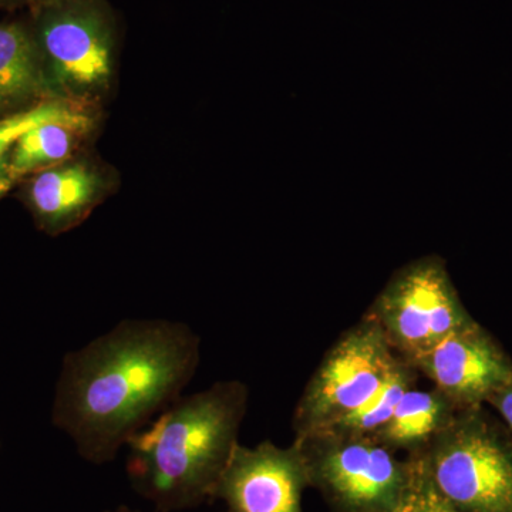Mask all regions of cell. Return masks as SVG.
Returning <instances> with one entry per match:
<instances>
[{"mask_svg":"<svg viewBox=\"0 0 512 512\" xmlns=\"http://www.w3.org/2000/svg\"><path fill=\"white\" fill-rule=\"evenodd\" d=\"M26 20L56 99L101 113L116 92L123 43L110 0H39Z\"/></svg>","mask_w":512,"mask_h":512,"instance_id":"3","label":"cell"},{"mask_svg":"<svg viewBox=\"0 0 512 512\" xmlns=\"http://www.w3.org/2000/svg\"><path fill=\"white\" fill-rule=\"evenodd\" d=\"M315 487L335 512H392L409 490L413 458L375 436L313 434L296 437Z\"/></svg>","mask_w":512,"mask_h":512,"instance_id":"4","label":"cell"},{"mask_svg":"<svg viewBox=\"0 0 512 512\" xmlns=\"http://www.w3.org/2000/svg\"><path fill=\"white\" fill-rule=\"evenodd\" d=\"M367 316L406 362L471 322L444 262L436 256L396 272Z\"/></svg>","mask_w":512,"mask_h":512,"instance_id":"7","label":"cell"},{"mask_svg":"<svg viewBox=\"0 0 512 512\" xmlns=\"http://www.w3.org/2000/svg\"><path fill=\"white\" fill-rule=\"evenodd\" d=\"M57 100L28 20L0 23V119Z\"/></svg>","mask_w":512,"mask_h":512,"instance_id":"11","label":"cell"},{"mask_svg":"<svg viewBox=\"0 0 512 512\" xmlns=\"http://www.w3.org/2000/svg\"><path fill=\"white\" fill-rule=\"evenodd\" d=\"M419 456L458 511L512 512V454L474 414H456Z\"/></svg>","mask_w":512,"mask_h":512,"instance_id":"5","label":"cell"},{"mask_svg":"<svg viewBox=\"0 0 512 512\" xmlns=\"http://www.w3.org/2000/svg\"><path fill=\"white\" fill-rule=\"evenodd\" d=\"M417 370L409 362L400 359L394 366L375 396L363 404L356 412L343 417L328 430L318 434H356V436H376L393 416L403 394L414 386ZM313 436V434H312Z\"/></svg>","mask_w":512,"mask_h":512,"instance_id":"14","label":"cell"},{"mask_svg":"<svg viewBox=\"0 0 512 512\" xmlns=\"http://www.w3.org/2000/svg\"><path fill=\"white\" fill-rule=\"evenodd\" d=\"M412 457V456H410ZM413 458V477L412 483H410L409 490L402 500V503L397 505L392 512H426L424 511L423 501H421V495L419 490V484H417L416 474V461Z\"/></svg>","mask_w":512,"mask_h":512,"instance_id":"16","label":"cell"},{"mask_svg":"<svg viewBox=\"0 0 512 512\" xmlns=\"http://www.w3.org/2000/svg\"><path fill=\"white\" fill-rule=\"evenodd\" d=\"M101 113L80 110L63 119L30 128L9 151L13 181L22 180L86 153L96 136Z\"/></svg>","mask_w":512,"mask_h":512,"instance_id":"12","label":"cell"},{"mask_svg":"<svg viewBox=\"0 0 512 512\" xmlns=\"http://www.w3.org/2000/svg\"><path fill=\"white\" fill-rule=\"evenodd\" d=\"M13 181L12 175L9 170V153L0 154V198L6 194L12 187Z\"/></svg>","mask_w":512,"mask_h":512,"instance_id":"18","label":"cell"},{"mask_svg":"<svg viewBox=\"0 0 512 512\" xmlns=\"http://www.w3.org/2000/svg\"><path fill=\"white\" fill-rule=\"evenodd\" d=\"M86 110L73 106L63 100H52L33 109L13 114V116L0 119V154L9 153L16 141L30 128L47 123V121L63 119L76 111ZM92 111V110H87ZM99 113V111H97Z\"/></svg>","mask_w":512,"mask_h":512,"instance_id":"15","label":"cell"},{"mask_svg":"<svg viewBox=\"0 0 512 512\" xmlns=\"http://www.w3.org/2000/svg\"><path fill=\"white\" fill-rule=\"evenodd\" d=\"M409 363L456 406H476L512 379V366L473 320Z\"/></svg>","mask_w":512,"mask_h":512,"instance_id":"9","label":"cell"},{"mask_svg":"<svg viewBox=\"0 0 512 512\" xmlns=\"http://www.w3.org/2000/svg\"><path fill=\"white\" fill-rule=\"evenodd\" d=\"M247 404V386L237 380L180 397L127 443L134 490L161 512L197 507L214 497L238 444Z\"/></svg>","mask_w":512,"mask_h":512,"instance_id":"2","label":"cell"},{"mask_svg":"<svg viewBox=\"0 0 512 512\" xmlns=\"http://www.w3.org/2000/svg\"><path fill=\"white\" fill-rule=\"evenodd\" d=\"M200 346V336L178 320H121L64 356L53 424L84 460L109 463L180 399L200 366Z\"/></svg>","mask_w":512,"mask_h":512,"instance_id":"1","label":"cell"},{"mask_svg":"<svg viewBox=\"0 0 512 512\" xmlns=\"http://www.w3.org/2000/svg\"><path fill=\"white\" fill-rule=\"evenodd\" d=\"M107 512H140V511H134V510H131V508L124 507V505H121V507L116 508V510L107 511Z\"/></svg>","mask_w":512,"mask_h":512,"instance_id":"20","label":"cell"},{"mask_svg":"<svg viewBox=\"0 0 512 512\" xmlns=\"http://www.w3.org/2000/svg\"><path fill=\"white\" fill-rule=\"evenodd\" d=\"M394 353L369 316L349 329L323 357L296 406V437L322 433L369 402L402 359Z\"/></svg>","mask_w":512,"mask_h":512,"instance_id":"6","label":"cell"},{"mask_svg":"<svg viewBox=\"0 0 512 512\" xmlns=\"http://www.w3.org/2000/svg\"><path fill=\"white\" fill-rule=\"evenodd\" d=\"M306 487L308 470L295 441L286 448L271 441L252 448L238 443L212 498L224 501L228 512H303Z\"/></svg>","mask_w":512,"mask_h":512,"instance_id":"8","label":"cell"},{"mask_svg":"<svg viewBox=\"0 0 512 512\" xmlns=\"http://www.w3.org/2000/svg\"><path fill=\"white\" fill-rule=\"evenodd\" d=\"M39 0H0V8L16 9V8H30L35 5Z\"/></svg>","mask_w":512,"mask_h":512,"instance_id":"19","label":"cell"},{"mask_svg":"<svg viewBox=\"0 0 512 512\" xmlns=\"http://www.w3.org/2000/svg\"><path fill=\"white\" fill-rule=\"evenodd\" d=\"M454 410L456 404L439 390L424 392L410 387L375 437L394 451L407 450L410 456L419 454L453 420Z\"/></svg>","mask_w":512,"mask_h":512,"instance_id":"13","label":"cell"},{"mask_svg":"<svg viewBox=\"0 0 512 512\" xmlns=\"http://www.w3.org/2000/svg\"><path fill=\"white\" fill-rule=\"evenodd\" d=\"M119 184L117 171L86 151L30 175L26 204L37 227L60 235L83 224Z\"/></svg>","mask_w":512,"mask_h":512,"instance_id":"10","label":"cell"},{"mask_svg":"<svg viewBox=\"0 0 512 512\" xmlns=\"http://www.w3.org/2000/svg\"><path fill=\"white\" fill-rule=\"evenodd\" d=\"M488 402L497 407L498 412L507 421L512 430V379L505 386L498 389L497 392L488 397Z\"/></svg>","mask_w":512,"mask_h":512,"instance_id":"17","label":"cell"}]
</instances>
